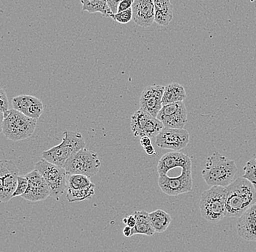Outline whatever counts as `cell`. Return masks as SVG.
Wrapping results in <instances>:
<instances>
[{
  "label": "cell",
  "instance_id": "cell-1",
  "mask_svg": "<svg viewBox=\"0 0 256 252\" xmlns=\"http://www.w3.org/2000/svg\"><path fill=\"white\" fill-rule=\"evenodd\" d=\"M226 217L239 218L252 205L256 204V189L242 176L226 187Z\"/></svg>",
  "mask_w": 256,
  "mask_h": 252
},
{
  "label": "cell",
  "instance_id": "cell-2",
  "mask_svg": "<svg viewBox=\"0 0 256 252\" xmlns=\"http://www.w3.org/2000/svg\"><path fill=\"white\" fill-rule=\"evenodd\" d=\"M238 171L234 160L216 151L208 157L202 174L210 187H226L234 181Z\"/></svg>",
  "mask_w": 256,
  "mask_h": 252
},
{
  "label": "cell",
  "instance_id": "cell-3",
  "mask_svg": "<svg viewBox=\"0 0 256 252\" xmlns=\"http://www.w3.org/2000/svg\"><path fill=\"white\" fill-rule=\"evenodd\" d=\"M1 120L2 134L14 142L31 137L38 124V120L28 118L14 109H10L1 116Z\"/></svg>",
  "mask_w": 256,
  "mask_h": 252
},
{
  "label": "cell",
  "instance_id": "cell-4",
  "mask_svg": "<svg viewBox=\"0 0 256 252\" xmlns=\"http://www.w3.org/2000/svg\"><path fill=\"white\" fill-rule=\"evenodd\" d=\"M62 142L50 150L44 151L42 158L64 168L66 163L79 151L86 148V141L79 132L66 131Z\"/></svg>",
  "mask_w": 256,
  "mask_h": 252
},
{
  "label": "cell",
  "instance_id": "cell-5",
  "mask_svg": "<svg viewBox=\"0 0 256 252\" xmlns=\"http://www.w3.org/2000/svg\"><path fill=\"white\" fill-rule=\"evenodd\" d=\"M201 216L210 223L226 217V190L224 187H212L202 194L199 203Z\"/></svg>",
  "mask_w": 256,
  "mask_h": 252
},
{
  "label": "cell",
  "instance_id": "cell-6",
  "mask_svg": "<svg viewBox=\"0 0 256 252\" xmlns=\"http://www.w3.org/2000/svg\"><path fill=\"white\" fill-rule=\"evenodd\" d=\"M102 162L94 151L84 148L76 152L64 168L68 174H82L92 178L100 171Z\"/></svg>",
  "mask_w": 256,
  "mask_h": 252
},
{
  "label": "cell",
  "instance_id": "cell-7",
  "mask_svg": "<svg viewBox=\"0 0 256 252\" xmlns=\"http://www.w3.org/2000/svg\"><path fill=\"white\" fill-rule=\"evenodd\" d=\"M35 169L42 175L50 189V197L58 198L67 189L68 173L65 168L56 166L42 158L35 164Z\"/></svg>",
  "mask_w": 256,
  "mask_h": 252
},
{
  "label": "cell",
  "instance_id": "cell-8",
  "mask_svg": "<svg viewBox=\"0 0 256 252\" xmlns=\"http://www.w3.org/2000/svg\"><path fill=\"white\" fill-rule=\"evenodd\" d=\"M182 173L176 177H170L168 174L159 176L158 184L161 190L169 196H178L182 194L192 192V165L182 168Z\"/></svg>",
  "mask_w": 256,
  "mask_h": 252
},
{
  "label": "cell",
  "instance_id": "cell-9",
  "mask_svg": "<svg viewBox=\"0 0 256 252\" xmlns=\"http://www.w3.org/2000/svg\"><path fill=\"white\" fill-rule=\"evenodd\" d=\"M130 126L135 137H156L164 128L160 120L142 109L136 111L131 117Z\"/></svg>",
  "mask_w": 256,
  "mask_h": 252
},
{
  "label": "cell",
  "instance_id": "cell-10",
  "mask_svg": "<svg viewBox=\"0 0 256 252\" xmlns=\"http://www.w3.org/2000/svg\"><path fill=\"white\" fill-rule=\"evenodd\" d=\"M19 170L12 160L0 162V200L8 203L12 198L18 185Z\"/></svg>",
  "mask_w": 256,
  "mask_h": 252
},
{
  "label": "cell",
  "instance_id": "cell-11",
  "mask_svg": "<svg viewBox=\"0 0 256 252\" xmlns=\"http://www.w3.org/2000/svg\"><path fill=\"white\" fill-rule=\"evenodd\" d=\"M156 118L164 127L183 129L188 123V112L184 102L163 106Z\"/></svg>",
  "mask_w": 256,
  "mask_h": 252
},
{
  "label": "cell",
  "instance_id": "cell-12",
  "mask_svg": "<svg viewBox=\"0 0 256 252\" xmlns=\"http://www.w3.org/2000/svg\"><path fill=\"white\" fill-rule=\"evenodd\" d=\"M190 143V134L185 129L164 127L156 137V144L162 149L180 151Z\"/></svg>",
  "mask_w": 256,
  "mask_h": 252
},
{
  "label": "cell",
  "instance_id": "cell-13",
  "mask_svg": "<svg viewBox=\"0 0 256 252\" xmlns=\"http://www.w3.org/2000/svg\"><path fill=\"white\" fill-rule=\"evenodd\" d=\"M28 186L22 197L30 202H38L50 197L51 192L46 179L36 169L25 175Z\"/></svg>",
  "mask_w": 256,
  "mask_h": 252
},
{
  "label": "cell",
  "instance_id": "cell-14",
  "mask_svg": "<svg viewBox=\"0 0 256 252\" xmlns=\"http://www.w3.org/2000/svg\"><path fill=\"white\" fill-rule=\"evenodd\" d=\"M164 86L156 85L144 88L140 95V109L156 118L162 108V96Z\"/></svg>",
  "mask_w": 256,
  "mask_h": 252
},
{
  "label": "cell",
  "instance_id": "cell-15",
  "mask_svg": "<svg viewBox=\"0 0 256 252\" xmlns=\"http://www.w3.org/2000/svg\"><path fill=\"white\" fill-rule=\"evenodd\" d=\"M12 105L14 110L35 120H38L44 112L42 102L30 95L16 96L12 99Z\"/></svg>",
  "mask_w": 256,
  "mask_h": 252
},
{
  "label": "cell",
  "instance_id": "cell-16",
  "mask_svg": "<svg viewBox=\"0 0 256 252\" xmlns=\"http://www.w3.org/2000/svg\"><path fill=\"white\" fill-rule=\"evenodd\" d=\"M132 10V19L137 25L148 28L155 22L154 0H134Z\"/></svg>",
  "mask_w": 256,
  "mask_h": 252
},
{
  "label": "cell",
  "instance_id": "cell-17",
  "mask_svg": "<svg viewBox=\"0 0 256 252\" xmlns=\"http://www.w3.org/2000/svg\"><path fill=\"white\" fill-rule=\"evenodd\" d=\"M238 235L247 241H256V204L244 211L236 221Z\"/></svg>",
  "mask_w": 256,
  "mask_h": 252
},
{
  "label": "cell",
  "instance_id": "cell-18",
  "mask_svg": "<svg viewBox=\"0 0 256 252\" xmlns=\"http://www.w3.org/2000/svg\"><path fill=\"white\" fill-rule=\"evenodd\" d=\"M192 165V160L188 155L182 152L174 151L164 154L160 158L158 165L159 176L168 174V173L176 168H184Z\"/></svg>",
  "mask_w": 256,
  "mask_h": 252
},
{
  "label": "cell",
  "instance_id": "cell-19",
  "mask_svg": "<svg viewBox=\"0 0 256 252\" xmlns=\"http://www.w3.org/2000/svg\"><path fill=\"white\" fill-rule=\"evenodd\" d=\"M155 22L160 26L169 25L174 19V7L170 0H154Z\"/></svg>",
  "mask_w": 256,
  "mask_h": 252
},
{
  "label": "cell",
  "instance_id": "cell-20",
  "mask_svg": "<svg viewBox=\"0 0 256 252\" xmlns=\"http://www.w3.org/2000/svg\"><path fill=\"white\" fill-rule=\"evenodd\" d=\"M134 214L136 218V224L135 227L132 228L131 236L136 234L152 236L156 232L152 226L150 213L145 211H136Z\"/></svg>",
  "mask_w": 256,
  "mask_h": 252
},
{
  "label": "cell",
  "instance_id": "cell-21",
  "mask_svg": "<svg viewBox=\"0 0 256 252\" xmlns=\"http://www.w3.org/2000/svg\"><path fill=\"white\" fill-rule=\"evenodd\" d=\"M186 93L182 85L178 83H171L164 86L162 96V105L172 103L184 102L186 99Z\"/></svg>",
  "mask_w": 256,
  "mask_h": 252
},
{
  "label": "cell",
  "instance_id": "cell-22",
  "mask_svg": "<svg viewBox=\"0 0 256 252\" xmlns=\"http://www.w3.org/2000/svg\"><path fill=\"white\" fill-rule=\"evenodd\" d=\"M82 5V11L90 14L100 13L105 17H111L113 13L108 7L106 0H80Z\"/></svg>",
  "mask_w": 256,
  "mask_h": 252
},
{
  "label": "cell",
  "instance_id": "cell-23",
  "mask_svg": "<svg viewBox=\"0 0 256 252\" xmlns=\"http://www.w3.org/2000/svg\"><path fill=\"white\" fill-rule=\"evenodd\" d=\"M150 216L152 226L155 232L158 233H162L166 231L172 221L170 215L161 209H158L150 213Z\"/></svg>",
  "mask_w": 256,
  "mask_h": 252
},
{
  "label": "cell",
  "instance_id": "cell-24",
  "mask_svg": "<svg viewBox=\"0 0 256 252\" xmlns=\"http://www.w3.org/2000/svg\"><path fill=\"white\" fill-rule=\"evenodd\" d=\"M96 185L92 183L84 188L78 189H67L66 198L70 203L90 200L95 195Z\"/></svg>",
  "mask_w": 256,
  "mask_h": 252
},
{
  "label": "cell",
  "instance_id": "cell-25",
  "mask_svg": "<svg viewBox=\"0 0 256 252\" xmlns=\"http://www.w3.org/2000/svg\"><path fill=\"white\" fill-rule=\"evenodd\" d=\"M90 178L82 174H68L67 189H78L84 188L92 184Z\"/></svg>",
  "mask_w": 256,
  "mask_h": 252
},
{
  "label": "cell",
  "instance_id": "cell-26",
  "mask_svg": "<svg viewBox=\"0 0 256 252\" xmlns=\"http://www.w3.org/2000/svg\"><path fill=\"white\" fill-rule=\"evenodd\" d=\"M244 171L242 177L248 179L256 189V158L248 160L244 167Z\"/></svg>",
  "mask_w": 256,
  "mask_h": 252
},
{
  "label": "cell",
  "instance_id": "cell-27",
  "mask_svg": "<svg viewBox=\"0 0 256 252\" xmlns=\"http://www.w3.org/2000/svg\"><path fill=\"white\" fill-rule=\"evenodd\" d=\"M112 19L120 24H126L129 23L132 19V8H130L127 11H123V12L113 14Z\"/></svg>",
  "mask_w": 256,
  "mask_h": 252
},
{
  "label": "cell",
  "instance_id": "cell-28",
  "mask_svg": "<svg viewBox=\"0 0 256 252\" xmlns=\"http://www.w3.org/2000/svg\"><path fill=\"white\" fill-rule=\"evenodd\" d=\"M28 186V179L25 176H19L18 179V185L16 187L15 192H14L12 197L22 196L26 191L27 190Z\"/></svg>",
  "mask_w": 256,
  "mask_h": 252
},
{
  "label": "cell",
  "instance_id": "cell-29",
  "mask_svg": "<svg viewBox=\"0 0 256 252\" xmlns=\"http://www.w3.org/2000/svg\"><path fill=\"white\" fill-rule=\"evenodd\" d=\"M10 110L9 108V101L6 91L3 88L0 90V110H1V116Z\"/></svg>",
  "mask_w": 256,
  "mask_h": 252
},
{
  "label": "cell",
  "instance_id": "cell-30",
  "mask_svg": "<svg viewBox=\"0 0 256 252\" xmlns=\"http://www.w3.org/2000/svg\"><path fill=\"white\" fill-rule=\"evenodd\" d=\"M134 0H122L118 6V13L123 12L132 8Z\"/></svg>",
  "mask_w": 256,
  "mask_h": 252
},
{
  "label": "cell",
  "instance_id": "cell-31",
  "mask_svg": "<svg viewBox=\"0 0 256 252\" xmlns=\"http://www.w3.org/2000/svg\"><path fill=\"white\" fill-rule=\"evenodd\" d=\"M123 223L126 224V226L134 228L136 224V218L135 215H130L127 218H124L122 219Z\"/></svg>",
  "mask_w": 256,
  "mask_h": 252
},
{
  "label": "cell",
  "instance_id": "cell-32",
  "mask_svg": "<svg viewBox=\"0 0 256 252\" xmlns=\"http://www.w3.org/2000/svg\"><path fill=\"white\" fill-rule=\"evenodd\" d=\"M122 0H106L108 7L113 13V14H118V6Z\"/></svg>",
  "mask_w": 256,
  "mask_h": 252
},
{
  "label": "cell",
  "instance_id": "cell-33",
  "mask_svg": "<svg viewBox=\"0 0 256 252\" xmlns=\"http://www.w3.org/2000/svg\"><path fill=\"white\" fill-rule=\"evenodd\" d=\"M140 145L142 147H148V146L152 145V139L151 138L148 137V136H142L140 137Z\"/></svg>",
  "mask_w": 256,
  "mask_h": 252
},
{
  "label": "cell",
  "instance_id": "cell-34",
  "mask_svg": "<svg viewBox=\"0 0 256 252\" xmlns=\"http://www.w3.org/2000/svg\"><path fill=\"white\" fill-rule=\"evenodd\" d=\"M144 151L148 155H156V152H155L154 148L153 145H150L148 147H144Z\"/></svg>",
  "mask_w": 256,
  "mask_h": 252
},
{
  "label": "cell",
  "instance_id": "cell-35",
  "mask_svg": "<svg viewBox=\"0 0 256 252\" xmlns=\"http://www.w3.org/2000/svg\"><path fill=\"white\" fill-rule=\"evenodd\" d=\"M123 234H124L126 237H131V233H132V228L131 227L126 226L122 231Z\"/></svg>",
  "mask_w": 256,
  "mask_h": 252
}]
</instances>
